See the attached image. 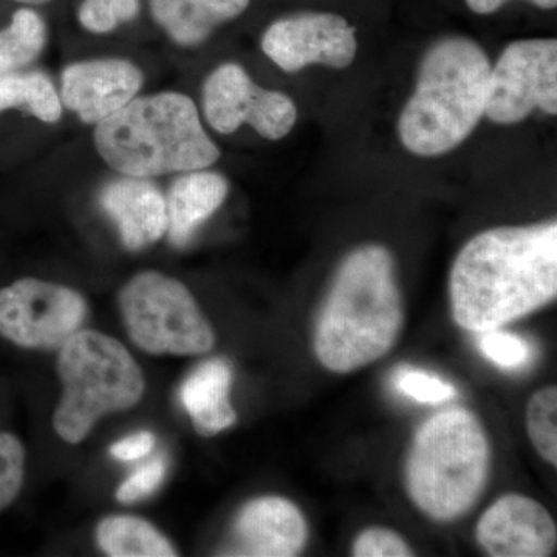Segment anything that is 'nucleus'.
<instances>
[{
    "instance_id": "f257e3e1",
    "label": "nucleus",
    "mask_w": 557,
    "mask_h": 557,
    "mask_svg": "<svg viewBox=\"0 0 557 557\" xmlns=\"http://www.w3.org/2000/svg\"><path fill=\"white\" fill-rule=\"evenodd\" d=\"M556 296L555 219L483 231L461 248L450 270V311L469 332L505 327Z\"/></svg>"
},
{
    "instance_id": "f03ea898",
    "label": "nucleus",
    "mask_w": 557,
    "mask_h": 557,
    "mask_svg": "<svg viewBox=\"0 0 557 557\" xmlns=\"http://www.w3.org/2000/svg\"><path fill=\"white\" fill-rule=\"evenodd\" d=\"M403 324L394 256L381 245H362L336 270L314 327V354L330 372H357L386 357Z\"/></svg>"
},
{
    "instance_id": "7ed1b4c3",
    "label": "nucleus",
    "mask_w": 557,
    "mask_h": 557,
    "mask_svg": "<svg viewBox=\"0 0 557 557\" xmlns=\"http://www.w3.org/2000/svg\"><path fill=\"white\" fill-rule=\"evenodd\" d=\"M94 141L101 159L124 177L207 170L220 159L196 102L178 91L134 98L97 124Z\"/></svg>"
},
{
    "instance_id": "20e7f679",
    "label": "nucleus",
    "mask_w": 557,
    "mask_h": 557,
    "mask_svg": "<svg viewBox=\"0 0 557 557\" xmlns=\"http://www.w3.org/2000/svg\"><path fill=\"white\" fill-rule=\"evenodd\" d=\"M490 73V60L474 40L450 36L435 42L399 116L403 146L418 157L443 156L460 146L485 116Z\"/></svg>"
},
{
    "instance_id": "39448f33",
    "label": "nucleus",
    "mask_w": 557,
    "mask_h": 557,
    "mask_svg": "<svg viewBox=\"0 0 557 557\" xmlns=\"http://www.w3.org/2000/svg\"><path fill=\"white\" fill-rule=\"evenodd\" d=\"M485 429L467 409L443 410L418 429L406 463V485L428 518L450 522L478 504L490 478Z\"/></svg>"
},
{
    "instance_id": "423d86ee",
    "label": "nucleus",
    "mask_w": 557,
    "mask_h": 557,
    "mask_svg": "<svg viewBox=\"0 0 557 557\" xmlns=\"http://www.w3.org/2000/svg\"><path fill=\"white\" fill-rule=\"evenodd\" d=\"M58 375L62 395L53 428L70 445L83 442L102 417L135 408L145 395V375L129 350L95 330H78L62 344Z\"/></svg>"
},
{
    "instance_id": "0eeeda50",
    "label": "nucleus",
    "mask_w": 557,
    "mask_h": 557,
    "mask_svg": "<svg viewBox=\"0 0 557 557\" xmlns=\"http://www.w3.org/2000/svg\"><path fill=\"white\" fill-rule=\"evenodd\" d=\"M119 304L132 343L150 355L196 357L215 346L214 330L177 278L143 271L121 288Z\"/></svg>"
},
{
    "instance_id": "6e6552de",
    "label": "nucleus",
    "mask_w": 557,
    "mask_h": 557,
    "mask_svg": "<svg viewBox=\"0 0 557 557\" xmlns=\"http://www.w3.org/2000/svg\"><path fill=\"white\" fill-rule=\"evenodd\" d=\"M87 314V300L65 285L22 277L0 288V338L21 348H60Z\"/></svg>"
},
{
    "instance_id": "1a4fd4ad",
    "label": "nucleus",
    "mask_w": 557,
    "mask_h": 557,
    "mask_svg": "<svg viewBox=\"0 0 557 557\" xmlns=\"http://www.w3.org/2000/svg\"><path fill=\"white\" fill-rule=\"evenodd\" d=\"M557 112V42L525 39L509 44L491 65L485 116L497 124H516L533 110Z\"/></svg>"
},
{
    "instance_id": "9d476101",
    "label": "nucleus",
    "mask_w": 557,
    "mask_h": 557,
    "mask_svg": "<svg viewBox=\"0 0 557 557\" xmlns=\"http://www.w3.org/2000/svg\"><path fill=\"white\" fill-rule=\"evenodd\" d=\"M203 113L219 134L231 135L249 124L271 141L287 137L298 120V109L288 95L262 89L234 62L220 65L205 81Z\"/></svg>"
},
{
    "instance_id": "9b49d317",
    "label": "nucleus",
    "mask_w": 557,
    "mask_h": 557,
    "mask_svg": "<svg viewBox=\"0 0 557 557\" xmlns=\"http://www.w3.org/2000/svg\"><path fill=\"white\" fill-rule=\"evenodd\" d=\"M263 53L284 72L309 65L346 69L357 57L355 28L339 14L299 13L282 17L262 36Z\"/></svg>"
},
{
    "instance_id": "f8f14e48",
    "label": "nucleus",
    "mask_w": 557,
    "mask_h": 557,
    "mask_svg": "<svg viewBox=\"0 0 557 557\" xmlns=\"http://www.w3.org/2000/svg\"><path fill=\"white\" fill-rule=\"evenodd\" d=\"M475 537L486 555L493 557H547L555 555L557 528L537 500L507 494L480 518Z\"/></svg>"
},
{
    "instance_id": "ddd939ff",
    "label": "nucleus",
    "mask_w": 557,
    "mask_h": 557,
    "mask_svg": "<svg viewBox=\"0 0 557 557\" xmlns=\"http://www.w3.org/2000/svg\"><path fill=\"white\" fill-rule=\"evenodd\" d=\"M145 76L121 58L73 62L61 75V101L86 124L101 123L137 98Z\"/></svg>"
},
{
    "instance_id": "4468645a",
    "label": "nucleus",
    "mask_w": 557,
    "mask_h": 557,
    "mask_svg": "<svg viewBox=\"0 0 557 557\" xmlns=\"http://www.w3.org/2000/svg\"><path fill=\"white\" fill-rule=\"evenodd\" d=\"M309 541L302 511L288 498L265 496L248 502L233 528V547L226 555L293 557Z\"/></svg>"
},
{
    "instance_id": "2eb2a0df",
    "label": "nucleus",
    "mask_w": 557,
    "mask_h": 557,
    "mask_svg": "<svg viewBox=\"0 0 557 557\" xmlns=\"http://www.w3.org/2000/svg\"><path fill=\"white\" fill-rule=\"evenodd\" d=\"M100 203L131 251L148 248L166 234V199L148 178L112 180L102 188Z\"/></svg>"
},
{
    "instance_id": "dca6fc26",
    "label": "nucleus",
    "mask_w": 557,
    "mask_h": 557,
    "mask_svg": "<svg viewBox=\"0 0 557 557\" xmlns=\"http://www.w3.org/2000/svg\"><path fill=\"white\" fill-rule=\"evenodd\" d=\"M228 193V180L219 172H183L172 183L166 199V233L171 244L175 248L186 247L200 226L219 211Z\"/></svg>"
},
{
    "instance_id": "f3484780",
    "label": "nucleus",
    "mask_w": 557,
    "mask_h": 557,
    "mask_svg": "<svg viewBox=\"0 0 557 557\" xmlns=\"http://www.w3.org/2000/svg\"><path fill=\"white\" fill-rule=\"evenodd\" d=\"M231 383L233 368L223 358L209 359L183 381L180 399L201 437H214L236 423L237 412L230 399Z\"/></svg>"
},
{
    "instance_id": "a211bd4d",
    "label": "nucleus",
    "mask_w": 557,
    "mask_h": 557,
    "mask_svg": "<svg viewBox=\"0 0 557 557\" xmlns=\"http://www.w3.org/2000/svg\"><path fill=\"white\" fill-rule=\"evenodd\" d=\"M251 0H149L150 16L183 47L199 46L215 28L237 20Z\"/></svg>"
},
{
    "instance_id": "6ab92c4d",
    "label": "nucleus",
    "mask_w": 557,
    "mask_h": 557,
    "mask_svg": "<svg viewBox=\"0 0 557 557\" xmlns=\"http://www.w3.org/2000/svg\"><path fill=\"white\" fill-rule=\"evenodd\" d=\"M98 545L112 557H174L177 549L170 539L134 516H110L97 530Z\"/></svg>"
},
{
    "instance_id": "aec40b11",
    "label": "nucleus",
    "mask_w": 557,
    "mask_h": 557,
    "mask_svg": "<svg viewBox=\"0 0 557 557\" xmlns=\"http://www.w3.org/2000/svg\"><path fill=\"white\" fill-rule=\"evenodd\" d=\"M20 109L42 123H58L62 116V101L53 83L40 70L0 73V113Z\"/></svg>"
},
{
    "instance_id": "412c9836",
    "label": "nucleus",
    "mask_w": 557,
    "mask_h": 557,
    "mask_svg": "<svg viewBox=\"0 0 557 557\" xmlns=\"http://www.w3.org/2000/svg\"><path fill=\"white\" fill-rule=\"evenodd\" d=\"M47 44V24L33 7L14 11L0 30V73L16 72L40 57Z\"/></svg>"
},
{
    "instance_id": "4be33fe9",
    "label": "nucleus",
    "mask_w": 557,
    "mask_h": 557,
    "mask_svg": "<svg viewBox=\"0 0 557 557\" xmlns=\"http://www.w3.org/2000/svg\"><path fill=\"white\" fill-rule=\"evenodd\" d=\"M527 431L539 456L557 465V391L548 386L537 391L527 406Z\"/></svg>"
},
{
    "instance_id": "5701e85b",
    "label": "nucleus",
    "mask_w": 557,
    "mask_h": 557,
    "mask_svg": "<svg viewBox=\"0 0 557 557\" xmlns=\"http://www.w3.org/2000/svg\"><path fill=\"white\" fill-rule=\"evenodd\" d=\"M139 0H83L78 10L81 27L95 35H106L134 21Z\"/></svg>"
},
{
    "instance_id": "b1692460",
    "label": "nucleus",
    "mask_w": 557,
    "mask_h": 557,
    "mask_svg": "<svg viewBox=\"0 0 557 557\" xmlns=\"http://www.w3.org/2000/svg\"><path fill=\"white\" fill-rule=\"evenodd\" d=\"M479 348L485 358L504 370L527 368L534 357L533 347L528 341L500 329L482 332Z\"/></svg>"
},
{
    "instance_id": "393cba45",
    "label": "nucleus",
    "mask_w": 557,
    "mask_h": 557,
    "mask_svg": "<svg viewBox=\"0 0 557 557\" xmlns=\"http://www.w3.org/2000/svg\"><path fill=\"white\" fill-rule=\"evenodd\" d=\"M24 445L11 432H0V512L20 496L25 479Z\"/></svg>"
},
{
    "instance_id": "a878e982",
    "label": "nucleus",
    "mask_w": 557,
    "mask_h": 557,
    "mask_svg": "<svg viewBox=\"0 0 557 557\" xmlns=\"http://www.w3.org/2000/svg\"><path fill=\"white\" fill-rule=\"evenodd\" d=\"M394 384L403 395L416 399L421 405H442L457 395L453 384L424 370L399 369L394 375Z\"/></svg>"
},
{
    "instance_id": "bb28decb",
    "label": "nucleus",
    "mask_w": 557,
    "mask_h": 557,
    "mask_svg": "<svg viewBox=\"0 0 557 557\" xmlns=\"http://www.w3.org/2000/svg\"><path fill=\"white\" fill-rule=\"evenodd\" d=\"M351 555L355 557H409L412 548L401 534L388 528L373 527L355 539Z\"/></svg>"
},
{
    "instance_id": "cd10ccee",
    "label": "nucleus",
    "mask_w": 557,
    "mask_h": 557,
    "mask_svg": "<svg viewBox=\"0 0 557 557\" xmlns=\"http://www.w3.org/2000/svg\"><path fill=\"white\" fill-rule=\"evenodd\" d=\"M168 463L164 458L157 457L138 468L129 479L121 483L116 491V500L121 504H134L143 500L159 490L166 478Z\"/></svg>"
},
{
    "instance_id": "c85d7f7f",
    "label": "nucleus",
    "mask_w": 557,
    "mask_h": 557,
    "mask_svg": "<svg viewBox=\"0 0 557 557\" xmlns=\"http://www.w3.org/2000/svg\"><path fill=\"white\" fill-rule=\"evenodd\" d=\"M153 448H156V435L149 431H141L116 442L110 448V454L120 461H134L149 456Z\"/></svg>"
},
{
    "instance_id": "c756f323",
    "label": "nucleus",
    "mask_w": 557,
    "mask_h": 557,
    "mask_svg": "<svg viewBox=\"0 0 557 557\" xmlns=\"http://www.w3.org/2000/svg\"><path fill=\"white\" fill-rule=\"evenodd\" d=\"M509 0H467L469 9L478 14H493L500 10ZM541 9L552 10L557 5V0H530Z\"/></svg>"
},
{
    "instance_id": "7c9ffc66",
    "label": "nucleus",
    "mask_w": 557,
    "mask_h": 557,
    "mask_svg": "<svg viewBox=\"0 0 557 557\" xmlns=\"http://www.w3.org/2000/svg\"><path fill=\"white\" fill-rule=\"evenodd\" d=\"M11 2L21 3V5L33 7V9H35V7L47 5L51 0H11Z\"/></svg>"
}]
</instances>
